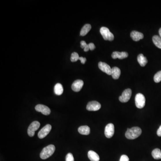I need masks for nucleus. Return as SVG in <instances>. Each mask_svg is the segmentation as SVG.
Instances as JSON below:
<instances>
[{"label": "nucleus", "mask_w": 161, "mask_h": 161, "mask_svg": "<svg viewBox=\"0 0 161 161\" xmlns=\"http://www.w3.org/2000/svg\"><path fill=\"white\" fill-rule=\"evenodd\" d=\"M80 47L82 48L83 49L85 52H87L89 50L88 44H87L85 41H82L80 42Z\"/></svg>", "instance_id": "nucleus-25"}, {"label": "nucleus", "mask_w": 161, "mask_h": 161, "mask_svg": "<svg viewBox=\"0 0 161 161\" xmlns=\"http://www.w3.org/2000/svg\"><path fill=\"white\" fill-rule=\"evenodd\" d=\"M157 133L158 136H161V125L160 126V127L158 129Z\"/></svg>", "instance_id": "nucleus-30"}, {"label": "nucleus", "mask_w": 161, "mask_h": 161, "mask_svg": "<svg viewBox=\"0 0 161 161\" xmlns=\"http://www.w3.org/2000/svg\"><path fill=\"white\" fill-rule=\"evenodd\" d=\"M119 161H129V159L126 155H122L120 157Z\"/></svg>", "instance_id": "nucleus-27"}, {"label": "nucleus", "mask_w": 161, "mask_h": 161, "mask_svg": "<svg viewBox=\"0 0 161 161\" xmlns=\"http://www.w3.org/2000/svg\"><path fill=\"white\" fill-rule=\"evenodd\" d=\"M135 104L138 108L141 109L144 107L145 104V98L142 93L136 94L135 97Z\"/></svg>", "instance_id": "nucleus-4"}, {"label": "nucleus", "mask_w": 161, "mask_h": 161, "mask_svg": "<svg viewBox=\"0 0 161 161\" xmlns=\"http://www.w3.org/2000/svg\"><path fill=\"white\" fill-rule=\"evenodd\" d=\"M142 130L138 127L128 128L125 133V136L128 139H135L141 135Z\"/></svg>", "instance_id": "nucleus-1"}, {"label": "nucleus", "mask_w": 161, "mask_h": 161, "mask_svg": "<svg viewBox=\"0 0 161 161\" xmlns=\"http://www.w3.org/2000/svg\"><path fill=\"white\" fill-rule=\"evenodd\" d=\"M137 61L142 67H144L148 63L147 58L142 54H140L137 57Z\"/></svg>", "instance_id": "nucleus-18"}, {"label": "nucleus", "mask_w": 161, "mask_h": 161, "mask_svg": "<svg viewBox=\"0 0 161 161\" xmlns=\"http://www.w3.org/2000/svg\"><path fill=\"white\" fill-rule=\"evenodd\" d=\"M98 66L100 70L102 72L109 75L111 74V68L106 63L100 62L98 63Z\"/></svg>", "instance_id": "nucleus-11"}, {"label": "nucleus", "mask_w": 161, "mask_h": 161, "mask_svg": "<svg viewBox=\"0 0 161 161\" xmlns=\"http://www.w3.org/2000/svg\"><path fill=\"white\" fill-rule=\"evenodd\" d=\"M128 54L127 52H114L113 53L111 57L114 59L118 58L119 59H123L128 57Z\"/></svg>", "instance_id": "nucleus-13"}, {"label": "nucleus", "mask_w": 161, "mask_h": 161, "mask_svg": "<svg viewBox=\"0 0 161 161\" xmlns=\"http://www.w3.org/2000/svg\"><path fill=\"white\" fill-rule=\"evenodd\" d=\"M88 157L91 161H100V156L93 150H89L88 153Z\"/></svg>", "instance_id": "nucleus-15"}, {"label": "nucleus", "mask_w": 161, "mask_h": 161, "mask_svg": "<svg viewBox=\"0 0 161 161\" xmlns=\"http://www.w3.org/2000/svg\"><path fill=\"white\" fill-rule=\"evenodd\" d=\"M153 41L155 46L161 49V38L158 35H154L153 37Z\"/></svg>", "instance_id": "nucleus-22"}, {"label": "nucleus", "mask_w": 161, "mask_h": 161, "mask_svg": "<svg viewBox=\"0 0 161 161\" xmlns=\"http://www.w3.org/2000/svg\"><path fill=\"white\" fill-rule=\"evenodd\" d=\"M132 96V90L127 89L123 91L121 96L119 97V100L122 102H126L130 99Z\"/></svg>", "instance_id": "nucleus-6"}, {"label": "nucleus", "mask_w": 161, "mask_h": 161, "mask_svg": "<svg viewBox=\"0 0 161 161\" xmlns=\"http://www.w3.org/2000/svg\"><path fill=\"white\" fill-rule=\"evenodd\" d=\"M66 161H74V156L71 153H68L66 156Z\"/></svg>", "instance_id": "nucleus-26"}, {"label": "nucleus", "mask_w": 161, "mask_h": 161, "mask_svg": "<svg viewBox=\"0 0 161 161\" xmlns=\"http://www.w3.org/2000/svg\"><path fill=\"white\" fill-rule=\"evenodd\" d=\"M152 155L155 159H161V151L159 149H155L152 152Z\"/></svg>", "instance_id": "nucleus-21"}, {"label": "nucleus", "mask_w": 161, "mask_h": 161, "mask_svg": "<svg viewBox=\"0 0 161 161\" xmlns=\"http://www.w3.org/2000/svg\"><path fill=\"white\" fill-rule=\"evenodd\" d=\"M130 36L132 39L135 41H139L144 38V35L142 33L136 31H132L131 33Z\"/></svg>", "instance_id": "nucleus-14"}, {"label": "nucleus", "mask_w": 161, "mask_h": 161, "mask_svg": "<svg viewBox=\"0 0 161 161\" xmlns=\"http://www.w3.org/2000/svg\"><path fill=\"white\" fill-rule=\"evenodd\" d=\"M79 56L78 54V53H72L71 56L70 60L72 62H76L79 60Z\"/></svg>", "instance_id": "nucleus-23"}, {"label": "nucleus", "mask_w": 161, "mask_h": 161, "mask_svg": "<svg viewBox=\"0 0 161 161\" xmlns=\"http://www.w3.org/2000/svg\"><path fill=\"white\" fill-rule=\"evenodd\" d=\"M78 131L82 135H88L90 133V128L88 126H82L80 127L78 129Z\"/></svg>", "instance_id": "nucleus-17"}, {"label": "nucleus", "mask_w": 161, "mask_h": 161, "mask_svg": "<svg viewBox=\"0 0 161 161\" xmlns=\"http://www.w3.org/2000/svg\"><path fill=\"white\" fill-rule=\"evenodd\" d=\"M52 129V126L50 124H47L43 128L38 132V136L40 139H43L46 137L50 132Z\"/></svg>", "instance_id": "nucleus-7"}, {"label": "nucleus", "mask_w": 161, "mask_h": 161, "mask_svg": "<svg viewBox=\"0 0 161 161\" xmlns=\"http://www.w3.org/2000/svg\"><path fill=\"white\" fill-rule=\"evenodd\" d=\"M100 32L105 40L113 41L114 39V36L108 28L106 27H102L100 29Z\"/></svg>", "instance_id": "nucleus-3"}, {"label": "nucleus", "mask_w": 161, "mask_h": 161, "mask_svg": "<svg viewBox=\"0 0 161 161\" xmlns=\"http://www.w3.org/2000/svg\"><path fill=\"white\" fill-rule=\"evenodd\" d=\"M121 74L120 69L116 67H113L111 69V74L112 77L114 79H118L119 78Z\"/></svg>", "instance_id": "nucleus-16"}, {"label": "nucleus", "mask_w": 161, "mask_h": 161, "mask_svg": "<svg viewBox=\"0 0 161 161\" xmlns=\"http://www.w3.org/2000/svg\"><path fill=\"white\" fill-rule=\"evenodd\" d=\"M100 104L96 101L89 102L87 105V109L89 111H97L101 108Z\"/></svg>", "instance_id": "nucleus-8"}, {"label": "nucleus", "mask_w": 161, "mask_h": 161, "mask_svg": "<svg viewBox=\"0 0 161 161\" xmlns=\"http://www.w3.org/2000/svg\"><path fill=\"white\" fill-rule=\"evenodd\" d=\"M154 82L156 83H158L161 81V71L158 72L155 74L154 76Z\"/></svg>", "instance_id": "nucleus-24"}, {"label": "nucleus", "mask_w": 161, "mask_h": 161, "mask_svg": "<svg viewBox=\"0 0 161 161\" xmlns=\"http://www.w3.org/2000/svg\"><path fill=\"white\" fill-rule=\"evenodd\" d=\"M114 124L111 123H108L105 128V135L107 138H111L114 134Z\"/></svg>", "instance_id": "nucleus-9"}, {"label": "nucleus", "mask_w": 161, "mask_h": 161, "mask_svg": "<svg viewBox=\"0 0 161 161\" xmlns=\"http://www.w3.org/2000/svg\"><path fill=\"white\" fill-rule=\"evenodd\" d=\"M35 109L38 112L42 113L44 115H49L51 113L50 108L42 104H38L35 107Z\"/></svg>", "instance_id": "nucleus-10"}, {"label": "nucleus", "mask_w": 161, "mask_h": 161, "mask_svg": "<svg viewBox=\"0 0 161 161\" xmlns=\"http://www.w3.org/2000/svg\"><path fill=\"white\" fill-rule=\"evenodd\" d=\"M83 81L81 80H76L72 85V89L75 92H79L83 86Z\"/></svg>", "instance_id": "nucleus-12"}, {"label": "nucleus", "mask_w": 161, "mask_h": 161, "mask_svg": "<svg viewBox=\"0 0 161 161\" xmlns=\"http://www.w3.org/2000/svg\"><path fill=\"white\" fill-rule=\"evenodd\" d=\"M88 46L89 47V50H91V51L94 50L96 48V46L93 43H89V44H88Z\"/></svg>", "instance_id": "nucleus-28"}, {"label": "nucleus", "mask_w": 161, "mask_h": 161, "mask_svg": "<svg viewBox=\"0 0 161 161\" xmlns=\"http://www.w3.org/2000/svg\"><path fill=\"white\" fill-rule=\"evenodd\" d=\"M63 87L60 83H57L54 87V92L57 96H61L63 93Z\"/></svg>", "instance_id": "nucleus-19"}, {"label": "nucleus", "mask_w": 161, "mask_h": 161, "mask_svg": "<svg viewBox=\"0 0 161 161\" xmlns=\"http://www.w3.org/2000/svg\"><path fill=\"white\" fill-rule=\"evenodd\" d=\"M55 147L53 145H50L43 149L40 154V157L42 159H46L50 157L55 151Z\"/></svg>", "instance_id": "nucleus-2"}, {"label": "nucleus", "mask_w": 161, "mask_h": 161, "mask_svg": "<svg viewBox=\"0 0 161 161\" xmlns=\"http://www.w3.org/2000/svg\"><path fill=\"white\" fill-rule=\"evenodd\" d=\"M159 35H160V37L161 38V28H160L159 30Z\"/></svg>", "instance_id": "nucleus-31"}, {"label": "nucleus", "mask_w": 161, "mask_h": 161, "mask_svg": "<svg viewBox=\"0 0 161 161\" xmlns=\"http://www.w3.org/2000/svg\"><path fill=\"white\" fill-rule=\"evenodd\" d=\"M91 28V26L90 24H87L83 26L80 31V35L81 36L86 35Z\"/></svg>", "instance_id": "nucleus-20"}, {"label": "nucleus", "mask_w": 161, "mask_h": 161, "mask_svg": "<svg viewBox=\"0 0 161 161\" xmlns=\"http://www.w3.org/2000/svg\"><path fill=\"white\" fill-rule=\"evenodd\" d=\"M40 125V122L37 121H35L31 123L27 130L28 135L31 137L34 136L35 132L39 129Z\"/></svg>", "instance_id": "nucleus-5"}, {"label": "nucleus", "mask_w": 161, "mask_h": 161, "mask_svg": "<svg viewBox=\"0 0 161 161\" xmlns=\"http://www.w3.org/2000/svg\"><path fill=\"white\" fill-rule=\"evenodd\" d=\"M79 60L80 61L82 64H84L85 62H86V61H87V59H86V58L83 57H80Z\"/></svg>", "instance_id": "nucleus-29"}]
</instances>
